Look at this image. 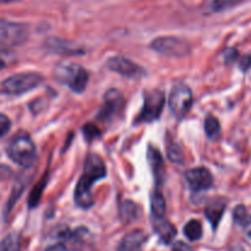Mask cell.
I'll return each mask as SVG.
<instances>
[{"instance_id": "6da1fadb", "label": "cell", "mask_w": 251, "mask_h": 251, "mask_svg": "<svg viewBox=\"0 0 251 251\" xmlns=\"http://www.w3.org/2000/svg\"><path fill=\"white\" fill-rule=\"evenodd\" d=\"M105 173V164L98 154H90L86 158L83 173L75 189V202L78 207L90 208L93 205L92 184L104 178Z\"/></svg>"}, {"instance_id": "7a4b0ae2", "label": "cell", "mask_w": 251, "mask_h": 251, "mask_svg": "<svg viewBox=\"0 0 251 251\" xmlns=\"http://www.w3.org/2000/svg\"><path fill=\"white\" fill-rule=\"evenodd\" d=\"M43 82V76L37 73H22L12 75L0 85V91L4 95L19 96L34 90Z\"/></svg>"}, {"instance_id": "3957f363", "label": "cell", "mask_w": 251, "mask_h": 251, "mask_svg": "<svg viewBox=\"0 0 251 251\" xmlns=\"http://www.w3.org/2000/svg\"><path fill=\"white\" fill-rule=\"evenodd\" d=\"M10 159L24 168H29L37 159L36 146L33 141L26 135L15 137L7 147Z\"/></svg>"}, {"instance_id": "277c9868", "label": "cell", "mask_w": 251, "mask_h": 251, "mask_svg": "<svg viewBox=\"0 0 251 251\" xmlns=\"http://www.w3.org/2000/svg\"><path fill=\"white\" fill-rule=\"evenodd\" d=\"M55 77L76 93L82 92L88 83V73L75 63H65L58 66Z\"/></svg>"}, {"instance_id": "5b68a950", "label": "cell", "mask_w": 251, "mask_h": 251, "mask_svg": "<svg viewBox=\"0 0 251 251\" xmlns=\"http://www.w3.org/2000/svg\"><path fill=\"white\" fill-rule=\"evenodd\" d=\"M164 102H166V98L162 91L152 90L145 92L144 105L135 119L134 124H144V123H151L158 119L163 110Z\"/></svg>"}, {"instance_id": "8992f818", "label": "cell", "mask_w": 251, "mask_h": 251, "mask_svg": "<svg viewBox=\"0 0 251 251\" xmlns=\"http://www.w3.org/2000/svg\"><path fill=\"white\" fill-rule=\"evenodd\" d=\"M28 37V26L20 22L0 20V49L12 48L25 43Z\"/></svg>"}, {"instance_id": "52a82bcc", "label": "cell", "mask_w": 251, "mask_h": 251, "mask_svg": "<svg viewBox=\"0 0 251 251\" xmlns=\"http://www.w3.org/2000/svg\"><path fill=\"white\" fill-rule=\"evenodd\" d=\"M151 48L171 58H184L191 51L190 43L178 37H158L151 42Z\"/></svg>"}, {"instance_id": "ba28073f", "label": "cell", "mask_w": 251, "mask_h": 251, "mask_svg": "<svg viewBox=\"0 0 251 251\" xmlns=\"http://www.w3.org/2000/svg\"><path fill=\"white\" fill-rule=\"evenodd\" d=\"M193 93L190 88L184 85H178L172 90L169 97V109L176 119H183L191 109Z\"/></svg>"}, {"instance_id": "9c48e42d", "label": "cell", "mask_w": 251, "mask_h": 251, "mask_svg": "<svg viewBox=\"0 0 251 251\" xmlns=\"http://www.w3.org/2000/svg\"><path fill=\"white\" fill-rule=\"evenodd\" d=\"M107 68L119 75L129 78H137L145 74V70L136 63L123 56H113L107 61Z\"/></svg>"}, {"instance_id": "30bf717a", "label": "cell", "mask_w": 251, "mask_h": 251, "mask_svg": "<svg viewBox=\"0 0 251 251\" xmlns=\"http://www.w3.org/2000/svg\"><path fill=\"white\" fill-rule=\"evenodd\" d=\"M185 180L191 190L205 191L212 186L213 176L208 169L203 168V167H198V168L189 169L186 172Z\"/></svg>"}, {"instance_id": "8fae6325", "label": "cell", "mask_w": 251, "mask_h": 251, "mask_svg": "<svg viewBox=\"0 0 251 251\" xmlns=\"http://www.w3.org/2000/svg\"><path fill=\"white\" fill-rule=\"evenodd\" d=\"M123 104H124V98H123L122 93L117 90H109L104 95V105L98 113V119H112L123 109Z\"/></svg>"}, {"instance_id": "7c38bea8", "label": "cell", "mask_w": 251, "mask_h": 251, "mask_svg": "<svg viewBox=\"0 0 251 251\" xmlns=\"http://www.w3.org/2000/svg\"><path fill=\"white\" fill-rule=\"evenodd\" d=\"M146 240L147 235L144 230L135 229L123 238L118 247V251H142Z\"/></svg>"}, {"instance_id": "4fadbf2b", "label": "cell", "mask_w": 251, "mask_h": 251, "mask_svg": "<svg viewBox=\"0 0 251 251\" xmlns=\"http://www.w3.org/2000/svg\"><path fill=\"white\" fill-rule=\"evenodd\" d=\"M152 227L156 234L158 235L159 239L164 243V244H171L174 240L176 235V228L164 218H153L152 217Z\"/></svg>"}, {"instance_id": "5bb4252c", "label": "cell", "mask_w": 251, "mask_h": 251, "mask_svg": "<svg viewBox=\"0 0 251 251\" xmlns=\"http://www.w3.org/2000/svg\"><path fill=\"white\" fill-rule=\"evenodd\" d=\"M147 158H149V163L152 169V173H153L154 178H156L157 184L159 185L164 179V162L162 153L157 149L150 146L149 151H147Z\"/></svg>"}, {"instance_id": "9a60e30c", "label": "cell", "mask_w": 251, "mask_h": 251, "mask_svg": "<svg viewBox=\"0 0 251 251\" xmlns=\"http://www.w3.org/2000/svg\"><path fill=\"white\" fill-rule=\"evenodd\" d=\"M46 47L48 50L53 51V53L66 54V55H75V54L83 53V49L78 48L77 46L70 43V42L59 38H50L46 43Z\"/></svg>"}, {"instance_id": "2e32d148", "label": "cell", "mask_w": 251, "mask_h": 251, "mask_svg": "<svg viewBox=\"0 0 251 251\" xmlns=\"http://www.w3.org/2000/svg\"><path fill=\"white\" fill-rule=\"evenodd\" d=\"M226 201L222 199H217V200H213L206 206L205 215L206 218L210 221L211 226H212L213 229L218 227L221 220H222V216L226 211Z\"/></svg>"}, {"instance_id": "e0dca14e", "label": "cell", "mask_w": 251, "mask_h": 251, "mask_svg": "<svg viewBox=\"0 0 251 251\" xmlns=\"http://www.w3.org/2000/svg\"><path fill=\"white\" fill-rule=\"evenodd\" d=\"M119 215L120 220L124 223H130L136 221L140 217V208L136 203H134L132 201H124V202L120 205L119 208Z\"/></svg>"}, {"instance_id": "ac0fdd59", "label": "cell", "mask_w": 251, "mask_h": 251, "mask_svg": "<svg viewBox=\"0 0 251 251\" xmlns=\"http://www.w3.org/2000/svg\"><path fill=\"white\" fill-rule=\"evenodd\" d=\"M151 211L153 218L166 217V200L159 191H154L151 198Z\"/></svg>"}, {"instance_id": "d6986e66", "label": "cell", "mask_w": 251, "mask_h": 251, "mask_svg": "<svg viewBox=\"0 0 251 251\" xmlns=\"http://www.w3.org/2000/svg\"><path fill=\"white\" fill-rule=\"evenodd\" d=\"M21 250V234L10 233L0 242V251H20Z\"/></svg>"}, {"instance_id": "ffe728a7", "label": "cell", "mask_w": 251, "mask_h": 251, "mask_svg": "<svg viewBox=\"0 0 251 251\" xmlns=\"http://www.w3.org/2000/svg\"><path fill=\"white\" fill-rule=\"evenodd\" d=\"M184 234L190 242H196L202 237V225L200 221L191 220L184 227Z\"/></svg>"}, {"instance_id": "44dd1931", "label": "cell", "mask_w": 251, "mask_h": 251, "mask_svg": "<svg viewBox=\"0 0 251 251\" xmlns=\"http://www.w3.org/2000/svg\"><path fill=\"white\" fill-rule=\"evenodd\" d=\"M167 156H168V159L172 163L180 164V166L184 164L183 151H181L180 147L176 142H172V144L168 145V147H167Z\"/></svg>"}, {"instance_id": "7402d4cb", "label": "cell", "mask_w": 251, "mask_h": 251, "mask_svg": "<svg viewBox=\"0 0 251 251\" xmlns=\"http://www.w3.org/2000/svg\"><path fill=\"white\" fill-rule=\"evenodd\" d=\"M205 131L207 134L208 137L211 139H215L220 135L221 132V125L220 122L217 120V118L212 117V115H208L205 120Z\"/></svg>"}, {"instance_id": "603a6c76", "label": "cell", "mask_w": 251, "mask_h": 251, "mask_svg": "<svg viewBox=\"0 0 251 251\" xmlns=\"http://www.w3.org/2000/svg\"><path fill=\"white\" fill-rule=\"evenodd\" d=\"M242 1L243 0H212L210 4V9L215 12H220L235 6Z\"/></svg>"}, {"instance_id": "cb8c5ba5", "label": "cell", "mask_w": 251, "mask_h": 251, "mask_svg": "<svg viewBox=\"0 0 251 251\" xmlns=\"http://www.w3.org/2000/svg\"><path fill=\"white\" fill-rule=\"evenodd\" d=\"M43 188H44V180H42L31 193V196H29V200H28L29 207H34V206H37V203L39 202V199H41L42 196Z\"/></svg>"}, {"instance_id": "d4e9b609", "label": "cell", "mask_w": 251, "mask_h": 251, "mask_svg": "<svg viewBox=\"0 0 251 251\" xmlns=\"http://www.w3.org/2000/svg\"><path fill=\"white\" fill-rule=\"evenodd\" d=\"M15 60V55L11 51L6 50V49H0V70L6 68L7 65Z\"/></svg>"}, {"instance_id": "484cf974", "label": "cell", "mask_w": 251, "mask_h": 251, "mask_svg": "<svg viewBox=\"0 0 251 251\" xmlns=\"http://www.w3.org/2000/svg\"><path fill=\"white\" fill-rule=\"evenodd\" d=\"M248 216H249V213H248L247 208L243 205H239L235 207L234 213H233V220H234V222L237 223V225L242 226V223L244 222L245 218H247Z\"/></svg>"}, {"instance_id": "4316f807", "label": "cell", "mask_w": 251, "mask_h": 251, "mask_svg": "<svg viewBox=\"0 0 251 251\" xmlns=\"http://www.w3.org/2000/svg\"><path fill=\"white\" fill-rule=\"evenodd\" d=\"M82 131H83V135H85V137L88 140V141L96 139V137L100 136V129H98L96 125L91 124V123L90 124H86L85 126H83Z\"/></svg>"}, {"instance_id": "83f0119b", "label": "cell", "mask_w": 251, "mask_h": 251, "mask_svg": "<svg viewBox=\"0 0 251 251\" xmlns=\"http://www.w3.org/2000/svg\"><path fill=\"white\" fill-rule=\"evenodd\" d=\"M10 127H11L10 119L5 114L0 113V137L5 136L10 131Z\"/></svg>"}, {"instance_id": "f1b7e54d", "label": "cell", "mask_w": 251, "mask_h": 251, "mask_svg": "<svg viewBox=\"0 0 251 251\" xmlns=\"http://www.w3.org/2000/svg\"><path fill=\"white\" fill-rule=\"evenodd\" d=\"M238 58V50L235 48H228L223 54V59H225L226 64H232L235 59Z\"/></svg>"}, {"instance_id": "f546056e", "label": "cell", "mask_w": 251, "mask_h": 251, "mask_svg": "<svg viewBox=\"0 0 251 251\" xmlns=\"http://www.w3.org/2000/svg\"><path fill=\"white\" fill-rule=\"evenodd\" d=\"M12 171L7 166H4V164H0V183L7 180V179L11 176Z\"/></svg>"}, {"instance_id": "4dcf8cb0", "label": "cell", "mask_w": 251, "mask_h": 251, "mask_svg": "<svg viewBox=\"0 0 251 251\" xmlns=\"http://www.w3.org/2000/svg\"><path fill=\"white\" fill-rule=\"evenodd\" d=\"M240 70L248 71L251 68V55H244L239 63Z\"/></svg>"}, {"instance_id": "1f68e13d", "label": "cell", "mask_w": 251, "mask_h": 251, "mask_svg": "<svg viewBox=\"0 0 251 251\" xmlns=\"http://www.w3.org/2000/svg\"><path fill=\"white\" fill-rule=\"evenodd\" d=\"M172 251H193V249L184 242H176L172 248Z\"/></svg>"}, {"instance_id": "d6a6232c", "label": "cell", "mask_w": 251, "mask_h": 251, "mask_svg": "<svg viewBox=\"0 0 251 251\" xmlns=\"http://www.w3.org/2000/svg\"><path fill=\"white\" fill-rule=\"evenodd\" d=\"M242 227L244 228L245 233L251 238V216L249 215L247 218H245L244 222L242 223Z\"/></svg>"}, {"instance_id": "836d02e7", "label": "cell", "mask_w": 251, "mask_h": 251, "mask_svg": "<svg viewBox=\"0 0 251 251\" xmlns=\"http://www.w3.org/2000/svg\"><path fill=\"white\" fill-rule=\"evenodd\" d=\"M44 251H65V249L63 248V245L55 244V245H51V247L47 248Z\"/></svg>"}, {"instance_id": "e575fe53", "label": "cell", "mask_w": 251, "mask_h": 251, "mask_svg": "<svg viewBox=\"0 0 251 251\" xmlns=\"http://www.w3.org/2000/svg\"><path fill=\"white\" fill-rule=\"evenodd\" d=\"M14 1H19V0H0V4H10Z\"/></svg>"}]
</instances>
